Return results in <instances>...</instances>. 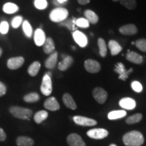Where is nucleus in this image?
Wrapping results in <instances>:
<instances>
[{"label": "nucleus", "instance_id": "obj_10", "mask_svg": "<svg viewBox=\"0 0 146 146\" xmlns=\"http://www.w3.org/2000/svg\"><path fill=\"white\" fill-rule=\"evenodd\" d=\"M66 141L69 146H86L83 139L76 133H71L67 137Z\"/></svg>", "mask_w": 146, "mask_h": 146}, {"label": "nucleus", "instance_id": "obj_20", "mask_svg": "<svg viewBox=\"0 0 146 146\" xmlns=\"http://www.w3.org/2000/svg\"><path fill=\"white\" fill-rule=\"evenodd\" d=\"M43 52H45V54H51L53 52H55V43L53 40L52 38L51 37H47L46 38L44 44L43 45Z\"/></svg>", "mask_w": 146, "mask_h": 146}, {"label": "nucleus", "instance_id": "obj_32", "mask_svg": "<svg viewBox=\"0 0 146 146\" xmlns=\"http://www.w3.org/2000/svg\"><path fill=\"white\" fill-rule=\"evenodd\" d=\"M120 4L129 10H135L137 7L136 0H119Z\"/></svg>", "mask_w": 146, "mask_h": 146}, {"label": "nucleus", "instance_id": "obj_37", "mask_svg": "<svg viewBox=\"0 0 146 146\" xmlns=\"http://www.w3.org/2000/svg\"><path fill=\"white\" fill-rule=\"evenodd\" d=\"M60 26L67 27L70 31L74 29V21L72 19H66L60 24Z\"/></svg>", "mask_w": 146, "mask_h": 146}, {"label": "nucleus", "instance_id": "obj_6", "mask_svg": "<svg viewBox=\"0 0 146 146\" xmlns=\"http://www.w3.org/2000/svg\"><path fill=\"white\" fill-rule=\"evenodd\" d=\"M109 133L104 129H93L87 131V135L88 137L94 139H102L108 135Z\"/></svg>", "mask_w": 146, "mask_h": 146}, {"label": "nucleus", "instance_id": "obj_29", "mask_svg": "<svg viewBox=\"0 0 146 146\" xmlns=\"http://www.w3.org/2000/svg\"><path fill=\"white\" fill-rule=\"evenodd\" d=\"M40 99L39 95L36 92H31L25 95L23 98V100L27 103H35L38 102Z\"/></svg>", "mask_w": 146, "mask_h": 146}, {"label": "nucleus", "instance_id": "obj_46", "mask_svg": "<svg viewBox=\"0 0 146 146\" xmlns=\"http://www.w3.org/2000/svg\"><path fill=\"white\" fill-rule=\"evenodd\" d=\"M109 146H117V145H115V144H111V145H110Z\"/></svg>", "mask_w": 146, "mask_h": 146}, {"label": "nucleus", "instance_id": "obj_45", "mask_svg": "<svg viewBox=\"0 0 146 146\" xmlns=\"http://www.w3.org/2000/svg\"><path fill=\"white\" fill-rule=\"evenodd\" d=\"M2 53H3V50H2V49H1V47H0V58H1V55H2Z\"/></svg>", "mask_w": 146, "mask_h": 146}, {"label": "nucleus", "instance_id": "obj_26", "mask_svg": "<svg viewBox=\"0 0 146 146\" xmlns=\"http://www.w3.org/2000/svg\"><path fill=\"white\" fill-rule=\"evenodd\" d=\"M84 14H85V18H86L87 21L90 23L93 24V25L97 24L99 21V17H98V16L95 13L94 11L91 10H87L85 11Z\"/></svg>", "mask_w": 146, "mask_h": 146}, {"label": "nucleus", "instance_id": "obj_3", "mask_svg": "<svg viewBox=\"0 0 146 146\" xmlns=\"http://www.w3.org/2000/svg\"><path fill=\"white\" fill-rule=\"evenodd\" d=\"M68 16V11L64 8H56L50 14V19L54 23H62L66 19Z\"/></svg>", "mask_w": 146, "mask_h": 146}, {"label": "nucleus", "instance_id": "obj_14", "mask_svg": "<svg viewBox=\"0 0 146 146\" xmlns=\"http://www.w3.org/2000/svg\"><path fill=\"white\" fill-rule=\"evenodd\" d=\"M45 108L50 111H57L60 109V104L55 97H50L44 102Z\"/></svg>", "mask_w": 146, "mask_h": 146}, {"label": "nucleus", "instance_id": "obj_12", "mask_svg": "<svg viewBox=\"0 0 146 146\" xmlns=\"http://www.w3.org/2000/svg\"><path fill=\"white\" fill-rule=\"evenodd\" d=\"M114 71L119 74V79L123 80V81H126L127 79V78L129 77V75L130 74V73L132 72L133 70V68H131L129 70H127L123 63L118 62L116 65V66H115Z\"/></svg>", "mask_w": 146, "mask_h": 146}, {"label": "nucleus", "instance_id": "obj_28", "mask_svg": "<svg viewBox=\"0 0 146 146\" xmlns=\"http://www.w3.org/2000/svg\"><path fill=\"white\" fill-rule=\"evenodd\" d=\"M48 117V112L45 110H40L34 115V120L36 124H40Z\"/></svg>", "mask_w": 146, "mask_h": 146}, {"label": "nucleus", "instance_id": "obj_23", "mask_svg": "<svg viewBox=\"0 0 146 146\" xmlns=\"http://www.w3.org/2000/svg\"><path fill=\"white\" fill-rule=\"evenodd\" d=\"M16 143L18 146H33L34 140L27 136H19L16 138Z\"/></svg>", "mask_w": 146, "mask_h": 146}, {"label": "nucleus", "instance_id": "obj_27", "mask_svg": "<svg viewBox=\"0 0 146 146\" xmlns=\"http://www.w3.org/2000/svg\"><path fill=\"white\" fill-rule=\"evenodd\" d=\"M127 115V112L125 110H114L109 112L108 118L109 120H116L122 118Z\"/></svg>", "mask_w": 146, "mask_h": 146}, {"label": "nucleus", "instance_id": "obj_39", "mask_svg": "<svg viewBox=\"0 0 146 146\" xmlns=\"http://www.w3.org/2000/svg\"><path fill=\"white\" fill-rule=\"evenodd\" d=\"M9 24L6 21H2L0 23V33L5 35L8 33Z\"/></svg>", "mask_w": 146, "mask_h": 146}, {"label": "nucleus", "instance_id": "obj_11", "mask_svg": "<svg viewBox=\"0 0 146 146\" xmlns=\"http://www.w3.org/2000/svg\"><path fill=\"white\" fill-rule=\"evenodd\" d=\"M72 36L76 44L81 47H85L88 44V39L87 36L79 31H75L72 33Z\"/></svg>", "mask_w": 146, "mask_h": 146}, {"label": "nucleus", "instance_id": "obj_17", "mask_svg": "<svg viewBox=\"0 0 146 146\" xmlns=\"http://www.w3.org/2000/svg\"><path fill=\"white\" fill-rule=\"evenodd\" d=\"M119 105L124 109L131 110L136 107V102L133 98H124L119 101Z\"/></svg>", "mask_w": 146, "mask_h": 146}, {"label": "nucleus", "instance_id": "obj_41", "mask_svg": "<svg viewBox=\"0 0 146 146\" xmlns=\"http://www.w3.org/2000/svg\"><path fill=\"white\" fill-rule=\"evenodd\" d=\"M7 88L5 85L1 81H0V97H2L6 94Z\"/></svg>", "mask_w": 146, "mask_h": 146}, {"label": "nucleus", "instance_id": "obj_25", "mask_svg": "<svg viewBox=\"0 0 146 146\" xmlns=\"http://www.w3.org/2000/svg\"><path fill=\"white\" fill-rule=\"evenodd\" d=\"M40 68H41V63L38 61H35L29 66L27 72L30 76H35L39 72Z\"/></svg>", "mask_w": 146, "mask_h": 146}, {"label": "nucleus", "instance_id": "obj_44", "mask_svg": "<svg viewBox=\"0 0 146 146\" xmlns=\"http://www.w3.org/2000/svg\"><path fill=\"white\" fill-rule=\"evenodd\" d=\"M56 1H57L59 3H64L66 2L68 0H56Z\"/></svg>", "mask_w": 146, "mask_h": 146}, {"label": "nucleus", "instance_id": "obj_18", "mask_svg": "<svg viewBox=\"0 0 146 146\" xmlns=\"http://www.w3.org/2000/svg\"><path fill=\"white\" fill-rule=\"evenodd\" d=\"M58 53L56 52H53L50 55L47 59L45 62V66L47 68L53 69L56 66L58 62Z\"/></svg>", "mask_w": 146, "mask_h": 146}, {"label": "nucleus", "instance_id": "obj_16", "mask_svg": "<svg viewBox=\"0 0 146 146\" xmlns=\"http://www.w3.org/2000/svg\"><path fill=\"white\" fill-rule=\"evenodd\" d=\"M126 59L128 61L131 62L133 64H140L143 62V57L137 53L135 52H130L128 50V52L126 55Z\"/></svg>", "mask_w": 146, "mask_h": 146}, {"label": "nucleus", "instance_id": "obj_1", "mask_svg": "<svg viewBox=\"0 0 146 146\" xmlns=\"http://www.w3.org/2000/svg\"><path fill=\"white\" fill-rule=\"evenodd\" d=\"M123 141L127 146H141L144 143V137L139 131H131L124 135Z\"/></svg>", "mask_w": 146, "mask_h": 146}, {"label": "nucleus", "instance_id": "obj_5", "mask_svg": "<svg viewBox=\"0 0 146 146\" xmlns=\"http://www.w3.org/2000/svg\"><path fill=\"white\" fill-rule=\"evenodd\" d=\"M94 99L100 104H104L108 99V93L102 87H96L92 92Z\"/></svg>", "mask_w": 146, "mask_h": 146}, {"label": "nucleus", "instance_id": "obj_40", "mask_svg": "<svg viewBox=\"0 0 146 146\" xmlns=\"http://www.w3.org/2000/svg\"><path fill=\"white\" fill-rule=\"evenodd\" d=\"M131 87L135 92L140 93L141 91L143 90V87H142V85L139 82L135 81H133L132 83H131Z\"/></svg>", "mask_w": 146, "mask_h": 146}, {"label": "nucleus", "instance_id": "obj_21", "mask_svg": "<svg viewBox=\"0 0 146 146\" xmlns=\"http://www.w3.org/2000/svg\"><path fill=\"white\" fill-rule=\"evenodd\" d=\"M62 100L64 104L66 106V108H68L71 110H76V108H77V106H76L75 102H74V99H73V98L70 94H64L62 97Z\"/></svg>", "mask_w": 146, "mask_h": 146}, {"label": "nucleus", "instance_id": "obj_24", "mask_svg": "<svg viewBox=\"0 0 146 146\" xmlns=\"http://www.w3.org/2000/svg\"><path fill=\"white\" fill-rule=\"evenodd\" d=\"M19 10V8L15 3L12 2H8L5 3L3 7V11L5 14H12L17 12Z\"/></svg>", "mask_w": 146, "mask_h": 146}, {"label": "nucleus", "instance_id": "obj_35", "mask_svg": "<svg viewBox=\"0 0 146 146\" xmlns=\"http://www.w3.org/2000/svg\"><path fill=\"white\" fill-rule=\"evenodd\" d=\"M76 25L81 28L86 29L89 27V22L87 21L86 18H78L76 21Z\"/></svg>", "mask_w": 146, "mask_h": 146}, {"label": "nucleus", "instance_id": "obj_30", "mask_svg": "<svg viewBox=\"0 0 146 146\" xmlns=\"http://www.w3.org/2000/svg\"><path fill=\"white\" fill-rule=\"evenodd\" d=\"M98 45L99 47L100 56L102 58H105L107 55V45L105 40L102 38H99L98 40Z\"/></svg>", "mask_w": 146, "mask_h": 146}, {"label": "nucleus", "instance_id": "obj_38", "mask_svg": "<svg viewBox=\"0 0 146 146\" xmlns=\"http://www.w3.org/2000/svg\"><path fill=\"white\" fill-rule=\"evenodd\" d=\"M23 18L22 16H16V17H14L13 18V20H12V27L14 29L18 28V27L21 26L22 23H23Z\"/></svg>", "mask_w": 146, "mask_h": 146}, {"label": "nucleus", "instance_id": "obj_2", "mask_svg": "<svg viewBox=\"0 0 146 146\" xmlns=\"http://www.w3.org/2000/svg\"><path fill=\"white\" fill-rule=\"evenodd\" d=\"M9 111L14 117L22 120H29L33 114V111L31 109L18 106L10 107Z\"/></svg>", "mask_w": 146, "mask_h": 146}, {"label": "nucleus", "instance_id": "obj_4", "mask_svg": "<svg viewBox=\"0 0 146 146\" xmlns=\"http://www.w3.org/2000/svg\"><path fill=\"white\" fill-rule=\"evenodd\" d=\"M41 91L42 94L45 96H50L52 92V81L51 76L47 73L43 76L41 85Z\"/></svg>", "mask_w": 146, "mask_h": 146}, {"label": "nucleus", "instance_id": "obj_19", "mask_svg": "<svg viewBox=\"0 0 146 146\" xmlns=\"http://www.w3.org/2000/svg\"><path fill=\"white\" fill-rule=\"evenodd\" d=\"M74 60L70 56H66L58 64V69L61 71H65L72 66Z\"/></svg>", "mask_w": 146, "mask_h": 146}, {"label": "nucleus", "instance_id": "obj_7", "mask_svg": "<svg viewBox=\"0 0 146 146\" xmlns=\"http://www.w3.org/2000/svg\"><path fill=\"white\" fill-rule=\"evenodd\" d=\"M84 67H85V70L89 73H94L99 72L101 70V65L100 63L98 62L96 60L92 59H88L85 60V63H84Z\"/></svg>", "mask_w": 146, "mask_h": 146}, {"label": "nucleus", "instance_id": "obj_9", "mask_svg": "<svg viewBox=\"0 0 146 146\" xmlns=\"http://www.w3.org/2000/svg\"><path fill=\"white\" fill-rule=\"evenodd\" d=\"M25 63V58L23 56L10 58L7 61V67L10 70H17Z\"/></svg>", "mask_w": 146, "mask_h": 146}, {"label": "nucleus", "instance_id": "obj_47", "mask_svg": "<svg viewBox=\"0 0 146 146\" xmlns=\"http://www.w3.org/2000/svg\"><path fill=\"white\" fill-rule=\"evenodd\" d=\"M113 1H114V2H116V1H119V0H112Z\"/></svg>", "mask_w": 146, "mask_h": 146}, {"label": "nucleus", "instance_id": "obj_8", "mask_svg": "<svg viewBox=\"0 0 146 146\" xmlns=\"http://www.w3.org/2000/svg\"><path fill=\"white\" fill-rule=\"evenodd\" d=\"M73 121L76 125L84 127H92L97 125V121L92 118H89L85 116H74L73 117Z\"/></svg>", "mask_w": 146, "mask_h": 146}, {"label": "nucleus", "instance_id": "obj_42", "mask_svg": "<svg viewBox=\"0 0 146 146\" xmlns=\"http://www.w3.org/2000/svg\"><path fill=\"white\" fill-rule=\"evenodd\" d=\"M7 138L6 133L2 128H0V141H4Z\"/></svg>", "mask_w": 146, "mask_h": 146}, {"label": "nucleus", "instance_id": "obj_13", "mask_svg": "<svg viewBox=\"0 0 146 146\" xmlns=\"http://www.w3.org/2000/svg\"><path fill=\"white\" fill-rule=\"evenodd\" d=\"M137 31V28L133 24H127L119 28V32L124 35H134Z\"/></svg>", "mask_w": 146, "mask_h": 146}, {"label": "nucleus", "instance_id": "obj_33", "mask_svg": "<svg viewBox=\"0 0 146 146\" xmlns=\"http://www.w3.org/2000/svg\"><path fill=\"white\" fill-rule=\"evenodd\" d=\"M23 29L24 33L25 34L27 37H31L33 35V29L31 24L28 21H25L23 23Z\"/></svg>", "mask_w": 146, "mask_h": 146}, {"label": "nucleus", "instance_id": "obj_34", "mask_svg": "<svg viewBox=\"0 0 146 146\" xmlns=\"http://www.w3.org/2000/svg\"><path fill=\"white\" fill-rule=\"evenodd\" d=\"M34 5L38 10H45L47 6V0H35Z\"/></svg>", "mask_w": 146, "mask_h": 146}, {"label": "nucleus", "instance_id": "obj_43", "mask_svg": "<svg viewBox=\"0 0 146 146\" xmlns=\"http://www.w3.org/2000/svg\"><path fill=\"white\" fill-rule=\"evenodd\" d=\"M78 2L81 5H86L91 1V0H77Z\"/></svg>", "mask_w": 146, "mask_h": 146}, {"label": "nucleus", "instance_id": "obj_31", "mask_svg": "<svg viewBox=\"0 0 146 146\" xmlns=\"http://www.w3.org/2000/svg\"><path fill=\"white\" fill-rule=\"evenodd\" d=\"M142 118H143L142 114L140 113H137V114H135L128 117L126 120V123L128 125H133V124L139 123L142 120Z\"/></svg>", "mask_w": 146, "mask_h": 146}, {"label": "nucleus", "instance_id": "obj_22", "mask_svg": "<svg viewBox=\"0 0 146 146\" xmlns=\"http://www.w3.org/2000/svg\"><path fill=\"white\" fill-rule=\"evenodd\" d=\"M108 48L110 49L112 56H116L118 54L121 52L123 47H121L119 43L115 40H110L108 42Z\"/></svg>", "mask_w": 146, "mask_h": 146}, {"label": "nucleus", "instance_id": "obj_15", "mask_svg": "<svg viewBox=\"0 0 146 146\" xmlns=\"http://www.w3.org/2000/svg\"><path fill=\"white\" fill-rule=\"evenodd\" d=\"M45 40H46V36L45 32L41 29H36L34 34V41L35 45L37 46H42L44 44Z\"/></svg>", "mask_w": 146, "mask_h": 146}, {"label": "nucleus", "instance_id": "obj_36", "mask_svg": "<svg viewBox=\"0 0 146 146\" xmlns=\"http://www.w3.org/2000/svg\"><path fill=\"white\" fill-rule=\"evenodd\" d=\"M135 46L137 47L140 51L143 52H146V39H141L137 40L135 43Z\"/></svg>", "mask_w": 146, "mask_h": 146}]
</instances>
